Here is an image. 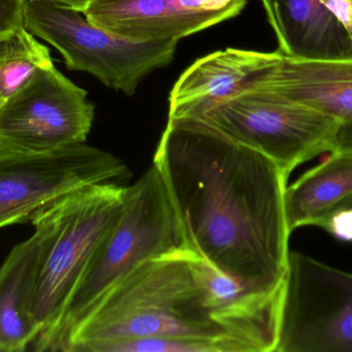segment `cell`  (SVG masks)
Wrapping results in <instances>:
<instances>
[{
  "label": "cell",
  "instance_id": "7c38bea8",
  "mask_svg": "<svg viewBox=\"0 0 352 352\" xmlns=\"http://www.w3.org/2000/svg\"><path fill=\"white\" fill-rule=\"evenodd\" d=\"M246 86L297 101L341 123L352 121V56L310 60L283 55Z\"/></svg>",
  "mask_w": 352,
  "mask_h": 352
},
{
  "label": "cell",
  "instance_id": "7a4b0ae2",
  "mask_svg": "<svg viewBox=\"0 0 352 352\" xmlns=\"http://www.w3.org/2000/svg\"><path fill=\"white\" fill-rule=\"evenodd\" d=\"M192 249L140 264L118 283L74 333L65 352H102L146 337L204 339L241 352L226 336L207 302Z\"/></svg>",
  "mask_w": 352,
  "mask_h": 352
},
{
  "label": "cell",
  "instance_id": "9a60e30c",
  "mask_svg": "<svg viewBox=\"0 0 352 352\" xmlns=\"http://www.w3.org/2000/svg\"><path fill=\"white\" fill-rule=\"evenodd\" d=\"M352 196V153L332 152L306 172L285 194L289 231L318 223Z\"/></svg>",
  "mask_w": 352,
  "mask_h": 352
},
{
  "label": "cell",
  "instance_id": "2e32d148",
  "mask_svg": "<svg viewBox=\"0 0 352 352\" xmlns=\"http://www.w3.org/2000/svg\"><path fill=\"white\" fill-rule=\"evenodd\" d=\"M53 64L49 48L24 26L0 37V105L37 70Z\"/></svg>",
  "mask_w": 352,
  "mask_h": 352
},
{
  "label": "cell",
  "instance_id": "30bf717a",
  "mask_svg": "<svg viewBox=\"0 0 352 352\" xmlns=\"http://www.w3.org/2000/svg\"><path fill=\"white\" fill-rule=\"evenodd\" d=\"M245 6L246 0H93L84 14L128 39L179 41L235 18Z\"/></svg>",
  "mask_w": 352,
  "mask_h": 352
},
{
  "label": "cell",
  "instance_id": "277c9868",
  "mask_svg": "<svg viewBox=\"0 0 352 352\" xmlns=\"http://www.w3.org/2000/svg\"><path fill=\"white\" fill-rule=\"evenodd\" d=\"M125 192V186L107 182L47 205L49 234L25 302L38 331L33 351L41 352L59 326L97 246L119 218Z\"/></svg>",
  "mask_w": 352,
  "mask_h": 352
},
{
  "label": "cell",
  "instance_id": "44dd1931",
  "mask_svg": "<svg viewBox=\"0 0 352 352\" xmlns=\"http://www.w3.org/2000/svg\"><path fill=\"white\" fill-rule=\"evenodd\" d=\"M332 152L352 153V121L341 123L333 143Z\"/></svg>",
  "mask_w": 352,
  "mask_h": 352
},
{
  "label": "cell",
  "instance_id": "9c48e42d",
  "mask_svg": "<svg viewBox=\"0 0 352 352\" xmlns=\"http://www.w3.org/2000/svg\"><path fill=\"white\" fill-rule=\"evenodd\" d=\"M94 114L85 89L54 64L41 68L0 105V148L45 152L85 143Z\"/></svg>",
  "mask_w": 352,
  "mask_h": 352
},
{
  "label": "cell",
  "instance_id": "4fadbf2b",
  "mask_svg": "<svg viewBox=\"0 0 352 352\" xmlns=\"http://www.w3.org/2000/svg\"><path fill=\"white\" fill-rule=\"evenodd\" d=\"M279 53L301 59L352 56V39L320 0H262Z\"/></svg>",
  "mask_w": 352,
  "mask_h": 352
},
{
  "label": "cell",
  "instance_id": "5bb4252c",
  "mask_svg": "<svg viewBox=\"0 0 352 352\" xmlns=\"http://www.w3.org/2000/svg\"><path fill=\"white\" fill-rule=\"evenodd\" d=\"M35 231L14 246L0 267V352H23L38 331L27 318L25 302L50 229L47 206L30 217Z\"/></svg>",
  "mask_w": 352,
  "mask_h": 352
},
{
  "label": "cell",
  "instance_id": "52a82bcc",
  "mask_svg": "<svg viewBox=\"0 0 352 352\" xmlns=\"http://www.w3.org/2000/svg\"><path fill=\"white\" fill-rule=\"evenodd\" d=\"M275 352H352V274L289 252Z\"/></svg>",
  "mask_w": 352,
  "mask_h": 352
},
{
  "label": "cell",
  "instance_id": "6da1fadb",
  "mask_svg": "<svg viewBox=\"0 0 352 352\" xmlns=\"http://www.w3.org/2000/svg\"><path fill=\"white\" fill-rule=\"evenodd\" d=\"M188 246L248 287L281 289L291 235L287 176L198 119H168L155 153Z\"/></svg>",
  "mask_w": 352,
  "mask_h": 352
},
{
  "label": "cell",
  "instance_id": "3957f363",
  "mask_svg": "<svg viewBox=\"0 0 352 352\" xmlns=\"http://www.w3.org/2000/svg\"><path fill=\"white\" fill-rule=\"evenodd\" d=\"M190 249L160 169L126 187L119 218L93 253L59 326L41 352H65L101 300L140 264Z\"/></svg>",
  "mask_w": 352,
  "mask_h": 352
},
{
  "label": "cell",
  "instance_id": "603a6c76",
  "mask_svg": "<svg viewBox=\"0 0 352 352\" xmlns=\"http://www.w3.org/2000/svg\"><path fill=\"white\" fill-rule=\"evenodd\" d=\"M342 207H349V208H352V196L351 198H347V200H345L344 202L341 203L340 205H339L338 207H337L336 209L338 208H342Z\"/></svg>",
  "mask_w": 352,
  "mask_h": 352
},
{
  "label": "cell",
  "instance_id": "ffe728a7",
  "mask_svg": "<svg viewBox=\"0 0 352 352\" xmlns=\"http://www.w3.org/2000/svg\"><path fill=\"white\" fill-rule=\"evenodd\" d=\"M346 29L352 39V0H320Z\"/></svg>",
  "mask_w": 352,
  "mask_h": 352
},
{
  "label": "cell",
  "instance_id": "ba28073f",
  "mask_svg": "<svg viewBox=\"0 0 352 352\" xmlns=\"http://www.w3.org/2000/svg\"><path fill=\"white\" fill-rule=\"evenodd\" d=\"M127 174L115 155L85 143L45 152L0 148V229L27 222L66 194Z\"/></svg>",
  "mask_w": 352,
  "mask_h": 352
},
{
  "label": "cell",
  "instance_id": "7402d4cb",
  "mask_svg": "<svg viewBox=\"0 0 352 352\" xmlns=\"http://www.w3.org/2000/svg\"><path fill=\"white\" fill-rule=\"evenodd\" d=\"M25 1H39V0H25ZM43 1H52L63 4V6H69V8H74L78 12L84 14L85 10L90 6L93 0H43Z\"/></svg>",
  "mask_w": 352,
  "mask_h": 352
},
{
  "label": "cell",
  "instance_id": "e0dca14e",
  "mask_svg": "<svg viewBox=\"0 0 352 352\" xmlns=\"http://www.w3.org/2000/svg\"><path fill=\"white\" fill-rule=\"evenodd\" d=\"M102 352H227L221 343L204 339L146 337L122 341Z\"/></svg>",
  "mask_w": 352,
  "mask_h": 352
},
{
  "label": "cell",
  "instance_id": "8992f818",
  "mask_svg": "<svg viewBox=\"0 0 352 352\" xmlns=\"http://www.w3.org/2000/svg\"><path fill=\"white\" fill-rule=\"evenodd\" d=\"M217 132L270 158L289 177L305 161L331 152L341 122L307 105L245 86L200 117Z\"/></svg>",
  "mask_w": 352,
  "mask_h": 352
},
{
  "label": "cell",
  "instance_id": "5b68a950",
  "mask_svg": "<svg viewBox=\"0 0 352 352\" xmlns=\"http://www.w3.org/2000/svg\"><path fill=\"white\" fill-rule=\"evenodd\" d=\"M23 26L63 56L69 70L88 72L124 94L175 59L178 41H136L91 23L82 12L52 1H25Z\"/></svg>",
  "mask_w": 352,
  "mask_h": 352
},
{
  "label": "cell",
  "instance_id": "ac0fdd59",
  "mask_svg": "<svg viewBox=\"0 0 352 352\" xmlns=\"http://www.w3.org/2000/svg\"><path fill=\"white\" fill-rule=\"evenodd\" d=\"M318 227H322L340 241L352 243V208L335 209L318 223Z\"/></svg>",
  "mask_w": 352,
  "mask_h": 352
},
{
  "label": "cell",
  "instance_id": "d6986e66",
  "mask_svg": "<svg viewBox=\"0 0 352 352\" xmlns=\"http://www.w3.org/2000/svg\"><path fill=\"white\" fill-rule=\"evenodd\" d=\"M25 0H0V37L23 26Z\"/></svg>",
  "mask_w": 352,
  "mask_h": 352
},
{
  "label": "cell",
  "instance_id": "8fae6325",
  "mask_svg": "<svg viewBox=\"0 0 352 352\" xmlns=\"http://www.w3.org/2000/svg\"><path fill=\"white\" fill-rule=\"evenodd\" d=\"M278 51L227 48L197 59L169 95L168 119H196L280 60Z\"/></svg>",
  "mask_w": 352,
  "mask_h": 352
}]
</instances>
